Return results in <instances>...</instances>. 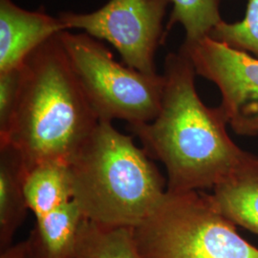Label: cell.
Returning <instances> with one entry per match:
<instances>
[{"label":"cell","instance_id":"cell-1","mask_svg":"<svg viewBox=\"0 0 258 258\" xmlns=\"http://www.w3.org/2000/svg\"><path fill=\"white\" fill-rule=\"evenodd\" d=\"M161 108L149 122L128 125L143 148L166 167V191L213 188L231 174L247 151L232 141L221 105L209 107L200 99L196 72L180 48L166 55Z\"/></svg>","mask_w":258,"mask_h":258},{"label":"cell","instance_id":"cell-2","mask_svg":"<svg viewBox=\"0 0 258 258\" xmlns=\"http://www.w3.org/2000/svg\"><path fill=\"white\" fill-rule=\"evenodd\" d=\"M58 34L21 66L18 103L8 136L0 143L19 151L27 170L47 161L70 163L100 121Z\"/></svg>","mask_w":258,"mask_h":258},{"label":"cell","instance_id":"cell-3","mask_svg":"<svg viewBox=\"0 0 258 258\" xmlns=\"http://www.w3.org/2000/svg\"><path fill=\"white\" fill-rule=\"evenodd\" d=\"M74 200L86 220L134 229L166 194V180L132 136L100 120L69 163Z\"/></svg>","mask_w":258,"mask_h":258},{"label":"cell","instance_id":"cell-4","mask_svg":"<svg viewBox=\"0 0 258 258\" xmlns=\"http://www.w3.org/2000/svg\"><path fill=\"white\" fill-rule=\"evenodd\" d=\"M132 231L143 258H258L257 248L199 190L166 191Z\"/></svg>","mask_w":258,"mask_h":258},{"label":"cell","instance_id":"cell-5","mask_svg":"<svg viewBox=\"0 0 258 258\" xmlns=\"http://www.w3.org/2000/svg\"><path fill=\"white\" fill-rule=\"evenodd\" d=\"M59 38L75 74L99 120L128 125L154 120L165 87L164 75H148L118 62L101 40L62 31Z\"/></svg>","mask_w":258,"mask_h":258},{"label":"cell","instance_id":"cell-6","mask_svg":"<svg viewBox=\"0 0 258 258\" xmlns=\"http://www.w3.org/2000/svg\"><path fill=\"white\" fill-rule=\"evenodd\" d=\"M169 0H109L92 13H61L67 31L83 33L110 43L122 63L145 74H157L155 55L165 42L164 20Z\"/></svg>","mask_w":258,"mask_h":258},{"label":"cell","instance_id":"cell-7","mask_svg":"<svg viewBox=\"0 0 258 258\" xmlns=\"http://www.w3.org/2000/svg\"><path fill=\"white\" fill-rule=\"evenodd\" d=\"M180 48L190 58L196 74L220 90V105L234 132L257 135V57L210 37L184 42Z\"/></svg>","mask_w":258,"mask_h":258},{"label":"cell","instance_id":"cell-8","mask_svg":"<svg viewBox=\"0 0 258 258\" xmlns=\"http://www.w3.org/2000/svg\"><path fill=\"white\" fill-rule=\"evenodd\" d=\"M67 31L44 8L28 11L13 0H0V73L21 67L28 55L51 37Z\"/></svg>","mask_w":258,"mask_h":258},{"label":"cell","instance_id":"cell-9","mask_svg":"<svg viewBox=\"0 0 258 258\" xmlns=\"http://www.w3.org/2000/svg\"><path fill=\"white\" fill-rule=\"evenodd\" d=\"M210 198L235 226L258 234V155L246 152L231 174L213 187Z\"/></svg>","mask_w":258,"mask_h":258},{"label":"cell","instance_id":"cell-10","mask_svg":"<svg viewBox=\"0 0 258 258\" xmlns=\"http://www.w3.org/2000/svg\"><path fill=\"white\" fill-rule=\"evenodd\" d=\"M27 167L19 151L0 145V251L8 249L27 216L24 180Z\"/></svg>","mask_w":258,"mask_h":258},{"label":"cell","instance_id":"cell-11","mask_svg":"<svg viewBox=\"0 0 258 258\" xmlns=\"http://www.w3.org/2000/svg\"><path fill=\"white\" fill-rule=\"evenodd\" d=\"M24 194L29 211L36 219L73 201V182L69 163L47 161L28 169Z\"/></svg>","mask_w":258,"mask_h":258},{"label":"cell","instance_id":"cell-12","mask_svg":"<svg viewBox=\"0 0 258 258\" xmlns=\"http://www.w3.org/2000/svg\"><path fill=\"white\" fill-rule=\"evenodd\" d=\"M85 221L73 200L36 219L29 237L41 258H72Z\"/></svg>","mask_w":258,"mask_h":258},{"label":"cell","instance_id":"cell-13","mask_svg":"<svg viewBox=\"0 0 258 258\" xmlns=\"http://www.w3.org/2000/svg\"><path fill=\"white\" fill-rule=\"evenodd\" d=\"M72 258H143L130 228H109L86 220Z\"/></svg>","mask_w":258,"mask_h":258},{"label":"cell","instance_id":"cell-14","mask_svg":"<svg viewBox=\"0 0 258 258\" xmlns=\"http://www.w3.org/2000/svg\"><path fill=\"white\" fill-rule=\"evenodd\" d=\"M172 6L166 31L176 24L185 32L184 42H194L209 37L223 21L220 14L221 0H169Z\"/></svg>","mask_w":258,"mask_h":258},{"label":"cell","instance_id":"cell-15","mask_svg":"<svg viewBox=\"0 0 258 258\" xmlns=\"http://www.w3.org/2000/svg\"><path fill=\"white\" fill-rule=\"evenodd\" d=\"M210 37L258 58V0H249L245 18L237 22L222 21Z\"/></svg>","mask_w":258,"mask_h":258},{"label":"cell","instance_id":"cell-16","mask_svg":"<svg viewBox=\"0 0 258 258\" xmlns=\"http://www.w3.org/2000/svg\"><path fill=\"white\" fill-rule=\"evenodd\" d=\"M20 83L21 67L0 73V143L8 136L18 103Z\"/></svg>","mask_w":258,"mask_h":258},{"label":"cell","instance_id":"cell-17","mask_svg":"<svg viewBox=\"0 0 258 258\" xmlns=\"http://www.w3.org/2000/svg\"><path fill=\"white\" fill-rule=\"evenodd\" d=\"M0 258H41L30 237L0 251Z\"/></svg>","mask_w":258,"mask_h":258}]
</instances>
